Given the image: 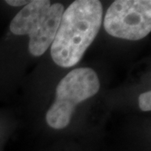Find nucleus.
<instances>
[{
  "label": "nucleus",
  "mask_w": 151,
  "mask_h": 151,
  "mask_svg": "<svg viewBox=\"0 0 151 151\" xmlns=\"http://www.w3.org/2000/svg\"><path fill=\"white\" fill-rule=\"evenodd\" d=\"M60 3L49 0L29 1L10 23L11 32L16 35H28L29 50L34 56H40L51 45L64 13Z\"/></svg>",
  "instance_id": "nucleus-2"
},
{
  "label": "nucleus",
  "mask_w": 151,
  "mask_h": 151,
  "mask_svg": "<svg viewBox=\"0 0 151 151\" xmlns=\"http://www.w3.org/2000/svg\"><path fill=\"white\" fill-rule=\"evenodd\" d=\"M103 5L98 0H76L64 10L50 55L56 65H76L93 42L103 21Z\"/></svg>",
  "instance_id": "nucleus-1"
},
{
  "label": "nucleus",
  "mask_w": 151,
  "mask_h": 151,
  "mask_svg": "<svg viewBox=\"0 0 151 151\" xmlns=\"http://www.w3.org/2000/svg\"><path fill=\"white\" fill-rule=\"evenodd\" d=\"M100 81L96 71L91 68H76L59 82L54 103L46 113V123L55 129H62L70 123L78 103L96 95Z\"/></svg>",
  "instance_id": "nucleus-3"
},
{
  "label": "nucleus",
  "mask_w": 151,
  "mask_h": 151,
  "mask_svg": "<svg viewBox=\"0 0 151 151\" xmlns=\"http://www.w3.org/2000/svg\"><path fill=\"white\" fill-rule=\"evenodd\" d=\"M113 37L139 40L151 31L150 0H117L108 9L103 22Z\"/></svg>",
  "instance_id": "nucleus-4"
},
{
  "label": "nucleus",
  "mask_w": 151,
  "mask_h": 151,
  "mask_svg": "<svg viewBox=\"0 0 151 151\" xmlns=\"http://www.w3.org/2000/svg\"><path fill=\"white\" fill-rule=\"evenodd\" d=\"M29 1H26V0H7L6 4L10 6H14V7H19V6L26 5L29 4Z\"/></svg>",
  "instance_id": "nucleus-6"
},
{
  "label": "nucleus",
  "mask_w": 151,
  "mask_h": 151,
  "mask_svg": "<svg viewBox=\"0 0 151 151\" xmlns=\"http://www.w3.org/2000/svg\"><path fill=\"white\" fill-rule=\"evenodd\" d=\"M139 106L142 111L150 112L151 110V92H144L139 97Z\"/></svg>",
  "instance_id": "nucleus-5"
}]
</instances>
